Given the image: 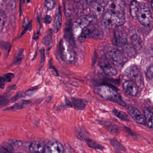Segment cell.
<instances>
[{"label":"cell","instance_id":"obj_1","mask_svg":"<svg viewBox=\"0 0 153 153\" xmlns=\"http://www.w3.org/2000/svg\"><path fill=\"white\" fill-rule=\"evenodd\" d=\"M125 22L124 13L107 10L102 16L101 24L103 28L109 29L111 27H120L125 23Z\"/></svg>","mask_w":153,"mask_h":153},{"label":"cell","instance_id":"obj_2","mask_svg":"<svg viewBox=\"0 0 153 153\" xmlns=\"http://www.w3.org/2000/svg\"><path fill=\"white\" fill-rule=\"evenodd\" d=\"M95 91L98 95L105 100L118 103L123 107L126 106L119 94L108 85H100L96 88Z\"/></svg>","mask_w":153,"mask_h":153},{"label":"cell","instance_id":"obj_3","mask_svg":"<svg viewBox=\"0 0 153 153\" xmlns=\"http://www.w3.org/2000/svg\"><path fill=\"white\" fill-rule=\"evenodd\" d=\"M57 53L60 59L66 63L70 64L74 62V51L67 42L63 43V40H60L57 48Z\"/></svg>","mask_w":153,"mask_h":153},{"label":"cell","instance_id":"obj_4","mask_svg":"<svg viewBox=\"0 0 153 153\" xmlns=\"http://www.w3.org/2000/svg\"><path fill=\"white\" fill-rule=\"evenodd\" d=\"M106 55L110 62L119 67L123 66L127 61L124 54L116 48H109L106 52Z\"/></svg>","mask_w":153,"mask_h":153},{"label":"cell","instance_id":"obj_5","mask_svg":"<svg viewBox=\"0 0 153 153\" xmlns=\"http://www.w3.org/2000/svg\"><path fill=\"white\" fill-rule=\"evenodd\" d=\"M137 19L143 26H148L151 24L152 14L149 6L146 4L139 3V9Z\"/></svg>","mask_w":153,"mask_h":153},{"label":"cell","instance_id":"obj_6","mask_svg":"<svg viewBox=\"0 0 153 153\" xmlns=\"http://www.w3.org/2000/svg\"><path fill=\"white\" fill-rule=\"evenodd\" d=\"M107 2L105 0H95L90 4V15L95 19L100 18L104 12Z\"/></svg>","mask_w":153,"mask_h":153},{"label":"cell","instance_id":"obj_7","mask_svg":"<svg viewBox=\"0 0 153 153\" xmlns=\"http://www.w3.org/2000/svg\"><path fill=\"white\" fill-rule=\"evenodd\" d=\"M128 36L126 32L122 28L116 29L114 31L113 43L115 45L123 49L128 44Z\"/></svg>","mask_w":153,"mask_h":153},{"label":"cell","instance_id":"obj_8","mask_svg":"<svg viewBox=\"0 0 153 153\" xmlns=\"http://www.w3.org/2000/svg\"><path fill=\"white\" fill-rule=\"evenodd\" d=\"M126 74L131 81L134 82L137 86L143 84V78L139 68L136 65H131L127 69Z\"/></svg>","mask_w":153,"mask_h":153},{"label":"cell","instance_id":"obj_9","mask_svg":"<svg viewBox=\"0 0 153 153\" xmlns=\"http://www.w3.org/2000/svg\"><path fill=\"white\" fill-rule=\"evenodd\" d=\"M95 18L91 15H83L76 19L74 25V30L76 31H81L84 29L88 27L89 25L91 24Z\"/></svg>","mask_w":153,"mask_h":153},{"label":"cell","instance_id":"obj_10","mask_svg":"<svg viewBox=\"0 0 153 153\" xmlns=\"http://www.w3.org/2000/svg\"><path fill=\"white\" fill-rule=\"evenodd\" d=\"M102 34L99 29L94 27L87 28L82 31L79 37L80 41H84L87 39H100Z\"/></svg>","mask_w":153,"mask_h":153},{"label":"cell","instance_id":"obj_11","mask_svg":"<svg viewBox=\"0 0 153 153\" xmlns=\"http://www.w3.org/2000/svg\"><path fill=\"white\" fill-rule=\"evenodd\" d=\"M99 64L104 73L107 76H114L117 74L116 69L109 60L101 59L99 62Z\"/></svg>","mask_w":153,"mask_h":153},{"label":"cell","instance_id":"obj_12","mask_svg":"<svg viewBox=\"0 0 153 153\" xmlns=\"http://www.w3.org/2000/svg\"><path fill=\"white\" fill-rule=\"evenodd\" d=\"M106 6L109 10L124 13L125 4L124 0H109Z\"/></svg>","mask_w":153,"mask_h":153},{"label":"cell","instance_id":"obj_13","mask_svg":"<svg viewBox=\"0 0 153 153\" xmlns=\"http://www.w3.org/2000/svg\"><path fill=\"white\" fill-rule=\"evenodd\" d=\"M127 111L130 117L135 122L143 126L146 125L144 117L138 109L133 106H129L128 107Z\"/></svg>","mask_w":153,"mask_h":153},{"label":"cell","instance_id":"obj_14","mask_svg":"<svg viewBox=\"0 0 153 153\" xmlns=\"http://www.w3.org/2000/svg\"><path fill=\"white\" fill-rule=\"evenodd\" d=\"M64 37L66 42L71 46L73 47L75 46V42L73 34L72 25L71 19L68 20L66 23L64 30Z\"/></svg>","mask_w":153,"mask_h":153},{"label":"cell","instance_id":"obj_15","mask_svg":"<svg viewBox=\"0 0 153 153\" xmlns=\"http://www.w3.org/2000/svg\"><path fill=\"white\" fill-rule=\"evenodd\" d=\"M63 145L56 141H52L49 143L44 150V153H63Z\"/></svg>","mask_w":153,"mask_h":153},{"label":"cell","instance_id":"obj_16","mask_svg":"<svg viewBox=\"0 0 153 153\" xmlns=\"http://www.w3.org/2000/svg\"><path fill=\"white\" fill-rule=\"evenodd\" d=\"M137 85L132 81H127L123 84L124 92L128 95L135 96L138 93V88Z\"/></svg>","mask_w":153,"mask_h":153},{"label":"cell","instance_id":"obj_17","mask_svg":"<svg viewBox=\"0 0 153 153\" xmlns=\"http://www.w3.org/2000/svg\"><path fill=\"white\" fill-rule=\"evenodd\" d=\"M62 25V13L61 7L59 6L57 11L53 22V30L54 33H57Z\"/></svg>","mask_w":153,"mask_h":153},{"label":"cell","instance_id":"obj_18","mask_svg":"<svg viewBox=\"0 0 153 153\" xmlns=\"http://www.w3.org/2000/svg\"><path fill=\"white\" fill-rule=\"evenodd\" d=\"M131 44L136 50H140L143 46V41L138 33H134L130 37Z\"/></svg>","mask_w":153,"mask_h":153},{"label":"cell","instance_id":"obj_19","mask_svg":"<svg viewBox=\"0 0 153 153\" xmlns=\"http://www.w3.org/2000/svg\"><path fill=\"white\" fill-rule=\"evenodd\" d=\"M144 118L145 120L147 126L152 128H153V109L152 108L146 107L143 109Z\"/></svg>","mask_w":153,"mask_h":153},{"label":"cell","instance_id":"obj_20","mask_svg":"<svg viewBox=\"0 0 153 153\" xmlns=\"http://www.w3.org/2000/svg\"><path fill=\"white\" fill-rule=\"evenodd\" d=\"M88 104V101L84 99L80 98H72V104L75 109L84 110Z\"/></svg>","mask_w":153,"mask_h":153},{"label":"cell","instance_id":"obj_21","mask_svg":"<svg viewBox=\"0 0 153 153\" xmlns=\"http://www.w3.org/2000/svg\"><path fill=\"white\" fill-rule=\"evenodd\" d=\"M45 148V146L42 142L36 141L31 144L29 150L31 153H42Z\"/></svg>","mask_w":153,"mask_h":153},{"label":"cell","instance_id":"obj_22","mask_svg":"<svg viewBox=\"0 0 153 153\" xmlns=\"http://www.w3.org/2000/svg\"><path fill=\"white\" fill-rule=\"evenodd\" d=\"M31 103V102L30 101L22 100L21 101L15 103L13 106H11V107L6 108L4 110H17L22 109L29 106Z\"/></svg>","mask_w":153,"mask_h":153},{"label":"cell","instance_id":"obj_23","mask_svg":"<svg viewBox=\"0 0 153 153\" xmlns=\"http://www.w3.org/2000/svg\"><path fill=\"white\" fill-rule=\"evenodd\" d=\"M42 44L47 47L48 50H49L53 46V34L52 30L48 31L46 35L44 37L42 41Z\"/></svg>","mask_w":153,"mask_h":153},{"label":"cell","instance_id":"obj_24","mask_svg":"<svg viewBox=\"0 0 153 153\" xmlns=\"http://www.w3.org/2000/svg\"><path fill=\"white\" fill-rule=\"evenodd\" d=\"M139 3L136 1H133L130 4V13L132 17L134 19H137V13L139 9Z\"/></svg>","mask_w":153,"mask_h":153},{"label":"cell","instance_id":"obj_25","mask_svg":"<svg viewBox=\"0 0 153 153\" xmlns=\"http://www.w3.org/2000/svg\"><path fill=\"white\" fill-rule=\"evenodd\" d=\"M85 141H86L87 145L90 148H93L95 150H101V151H103L104 149V147L103 146L92 139L87 138Z\"/></svg>","mask_w":153,"mask_h":153},{"label":"cell","instance_id":"obj_26","mask_svg":"<svg viewBox=\"0 0 153 153\" xmlns=\"http://www.w3.org/2000/svg\"><path fill=\"white\" fill-rule=\"evenodd\" d=\"M113 113L116 117H118L123 121H129V119L126 113L119 110L115 109L113 110Z\"/></svg>","mask_w":153,"mask_h":153},{"label":"cell","instance_id":"obj_27","mask_svg":"<svg viewBox=\"0 0 153 153\" xmlns=\"http://www.w3.org/2000/svg\"><path fill=\"white\" fill-rule=\"evenodd\" d=\"M23 57V49H21L18 51L17 53L16 54V56L14 58L13 65H19L22 61Z\"/></svg>","mask_w":153,"mask_h":153},{"label":"cell","instance_id":"obj_28","mask_svg":"<svg viewBox=\"0 0 153 153\" xmlns=\"http://www.w3.org/2000/svg\"><path fill=\"white\" fill-rule=\"evenodd\" d=\"M110 144L117 150H120V151H125L126 149L124 147V146L119 142L117 140L115 139H111L110 141Z\"/></svg>","mask_w":153,"mask_h":153},{"label":"cell","instance_id":"obj_29","mask_svg":"<svg viewBox=\"0 0 153 153\" xmlns=\"http://www.w3.org/2000/svg\"><path fill=\"white\" fill-rule=\"evenodd\" d=\"M0 153H13L12 147L10 145H4L0 147Z\"/></svg>","mask_w":153,"mask_h":153},{"label":"cell","instance_id":"obj_30","mask_svg":"<svg viewBox=\"0 0 153 153\" xmlns=\"http://www.w3.org/2000/svg\"><path fill=\"white\" fill-rule=\"evenodd\" d=\"M6 14L2 11H0V32L2 31L6 20Z\"/></svg>","mask_w":153,"mask_h":153},{"label":"cell","instance_id":"obj_31","mask_svg":"<svg viewBox=\"0 0 153 153\" xmlns=\"http://www.w3.org/2000/svg\"><path fill=\"white\" fill-rule=\"evenodd\" d=\"M10 101V99L8 96L4 95H0V108L6 106Z\"/></svg>","mask_w":153,"mask_h":153},{"label":"cell","instance_id":"obj_32","mask_svg":"<svg viewBox=\"0 0 153 153\" xmlns=\"http://www.w3.org/2000/svg\"><path fill=\"white\" fill-rule=\"evenodd\" d=\"M45 6L49 10L54 9L55 6L54 0H45Z\"/></svg>","mask_w":153,"mask_h":153},{"label":"cell","instance_id":"obj_33","mask_svg":"<svg viewBox=\"0 0 153 153\" xmlns=\"http://www.w3.org/2000/svg\"><path fill=\"white\" fill-rule=\"evenodd\" d=\"M45 61V50L42 48L40 50V67H42Z\"/></svg>","mask_w":153,"mask_h":153},{"label":"cell","instance_id":"obj_34","mask_svg":"<svg viewBox=\"0 0 153 153\" xmlns=\"http://www.w3.org/2000/svg\"><path fill=\"white\" fill-rule=\"evenodd\" d=\"M49 68L51 72L54 75H55V76H59V75L58 71H57V69H56L55 67L53 65L51 60H50L49 62Z\"/></svg>","mask_w":153,"mask_h":153},{"label":"cell","instance_id":"obj_35","mask_svg":"<svg viewBox=\"0 0 153 153\" xmlns=\"http://www.w3.org/2000/svg\"><path fill=\"white\" fill-rule=\"evenodd\" d=\"M14 77V74L13 73H9L6 74L4 76V79L5 82H10L12 81V79Z\"/></svg>","mask_w":153,"mask_h":153},{"label":"cell","instance_id":"obj_36","mask_svg":"<svg viewBox=\"0 0 153 153\" xmlns=\"http://www.w3.org/2000/svg\"><path fill=\"white\" fill-rule=\"evenodd\" d=\"M153 66L152 65L149 67L146 72V76L147 79L150 80H152L153 78Z\"/></svg>","mask_w":153,"mask_h":153},{"label":"cell","instance_id":"obj_37","mask_svg":"<svg viewBox=\"0 0 153 153\" xmlns=\"http://www.w3.org/2000/svg\"><path fill=\"white\" fill-rule=\"evenodd\" d=\"M125 131L126 133H127L128 134L130 135V136L132 137H137L136 134H135L134 132H133L131 129H129V128L127 127H125Z\"/></svg>","mask_w":153,"mask_h":153},{"label":"cell","instance_id":"obj_38","mask_svg":"<svg viewBox=\"0 0 153 153\" xmlns=\"http://www.w3.org/2000/svg\"><path fill=\"white\" fill-rule=\"evenodd\" d=\"M52 20V18L49 15H46L44 18V22L46 24H49V23H51Z\"/></svg>","mask_w":153,"mask_h":153},{"label":"cell","instance_id":"obj_39","mask_svg":"<svg viewBox=\"0 0 153 153\" xmlns=\"http://www.w3.org/2000/svg\"><path fill=\"white\" fill-rule=\"evenodd\" d=\"M65 106L66 108H72V103L68 99H66L65 100Z\"/></svg>","mask_w":153,"mask_h":153},{"label":"cell","instance_id":"obj_40","mask_svg":"<svg viewBox=\"0 0 153 153\" xmlns=\"http://www.w3.org/2000/svg\"><path fill=\"white\" fill-rule=\"evenodd\" d=\"M5 82L3 77L0 76V89H3L5 85Z\"/></svg>","mask_w":153,"mask_h":153},{"label":"cell","instance_id":"obj_41","mask_svg":"<svg viewBox=\"0 0 153 153\" xmlns=\"http://www.w3.org/2000/svg\"><path fill=\"white\" fill-rule=\"evenodd\" d=\"M6 0H0V5H2L4 2Z\"/></svg>","mask_w":153,"mask_h":153},{"label":"cell","instance_id":"obj_42","mask_svg":"<svg viewBox=\"0 0 153 153\" xmlns=\"http://www.w3.org/2000/svg\"><path fill=\"white\" fill-rule=\"evenodd\" d=\"M75 2H78L80 1L81 0H73Z\"/></svg>","mask_w":153,"mask_h":153},{"label":"cell","instance_id":"obj_43","mask_svg":"<svg viewBox=\"0 0 153 153\" xmlns=\"http://www.w3.org/2000/svg\"><path fill=\"white\" fill-rule=\"evenodd\" d=\"M115 153H121L119 152H115Z\"/></svg>","mask_w":153,"mask_h":153},{"label":"cell","instance_id":"obj_44","mask_svg":"<svg viewBox=\"0 0 153 153\" xmlns=\"http://www.w3.org/2000/svg\"><path fill=\"white\" fill-rule=\"evenodd\" d=\"M151 1H153V0H151Z\"/></svg>","mask_w":153,"mask_h":153}]
</instances>
